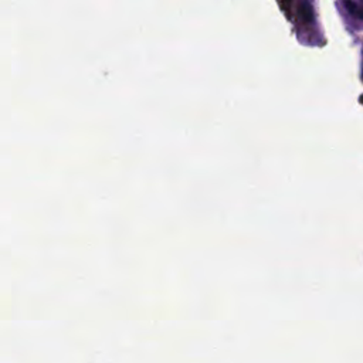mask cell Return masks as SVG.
<instances>
[{"label":"cell","mask_w":363,"mask_h":363,"mask_svg":"<svg viewBox=\"0 0 363 363\" xmlns=\"http://www.w3.org/2000/svg\"><path fill=\"white\" fill-rule=\"evenodd\" d=\"M346 7L349 9V11L352 14H354L356 17H359L360 20H363V3H353V1H346L345 3Z\"/></svg>","instance_id":"obj_1"}]
</instances>
